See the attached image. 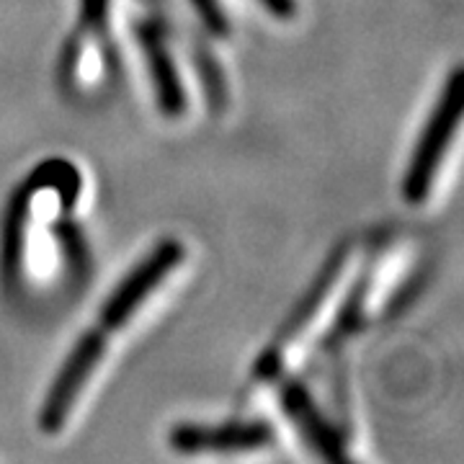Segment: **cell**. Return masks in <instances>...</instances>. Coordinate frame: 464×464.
<instances>
[{"label":"cell","mask_w":464,"mask_h":464,"mask_svg":"<svg viewBox=\"0 0 464 464\" xmlns=\"http://www.w3.org/2000/svg\"><path fill=\"white\" fill-rule=\"evenodd\" d=\"M81 176L67 160H47L8 201L0 240V274L14 292L70 286L85 271L83 235L75 227Z\"/></svg>","instance_id":"1"},{"label":"cell","mask_w":464,"mask_h":464,"mask_svg":"<svg viewBox=\"0 0 464 464\" xmlns=\"http://www.w3.org/2000/svg\"><path fill=\"white\" fill-rule=\"evenodd\" d=\"M183 258H186V248L181 240L166 237L155 248L148 250L142 261L130 268L124 279L116 284V289L101 307L99 323L78 338V343L65 356L60 372L54 374L42 402V411H39L42 431L60 433L65 429L67 418L78 408V400L83 398L88 382L106 356L109 338L116 335L140 313V307L148 302L150 295L183 264Z\"/></svg>","instance_id":"2"},{"label":"cell","mask_w":464,"mask_h":464,"mask_svg":"<svg viewBox=\"0 0 464 464\" xmlns=\"http://www.w3.org/2000/svg\"><path fill=\"white\" fill-rule=\"evenodd\" d=\"M359 261L362 246L356 240H346L333 250L315 282L307 286L297 307L289 313L282 328L271 338V343L256 359V384H279L292 377L299 366L307 364V359L315 351H331L338 313Z\"/></svg>","instance_id":"3"},{"label":"cell","mask_w":464,"mask_h":464,"mask_svg":"<svg viewBox=\"0 0 464 464\" xmlns=\"http://www.w3.org/2000/svg\"><path fill=\"white\" fill-rule=\"evenodd\" d=\"M111 0H81V14L60 54V85L67 96L91 99L103 91L116 70L111 42Z\"/></svg>","instance_id":"4"},{"label":"cell","mask_w":464,"mask_h":464,"mask_svg":"<svg viewBox=\"0 0 464 464\" xmlns=\"http://www.w3.org/2000/svg\"><path fill=\"white\" fill-rule=\"evenodd\" d=\"M462 70L454 67L420 130L411 163L405 168V179L400 186L402 199L413 207L426 204L431 197L441 163L447 160V152L462 121Z\"/></svg>","instance_id":"5"},{"label":"cell","mask_w":464,"mask_h":464,"mask_svg":"<svg viewBox=\"0 0 464 464\" xmlns=\"http://www.w3.org/2000/svg\"><path fill=\"white\" fill-rule=\"evenodd\" d=\"M148 14L134 21V39L148 70L152 96L158 109L168 119H179L188 106L181 70L176 63V52L170 44V18L166 16V0H142Z\"/></svg>","instance_id":"6"},{"label":"cell","mask_w":464,"mask_h":464,"mask_svg":"<svg viewBox=\"0 0 464 464\" xmlns=\"http://www.w3.org/2000/svg\"><path fill=\"white\" fill-rule=\"evenodd\" d=\"M276 431L268 420H230V423H183L168 433V444L179 454H246L271 447Z\"/></svg>","instance_id":"7"},{"label":"cell","mask_w":464,"mask_h":464,"mask_svg":"<svg viewBox=\"0 0 464 464\" xmlns=\"http://www.w3.org/2000/svg\"><path fill=\"white\" fill-rule=\"evenodd\" d=\"M282 384V411L286 420L295 426L302 436V441L320 454L323 459H346V439L343 431L335 429L328 413L320 408L317 398L310 392V387L304 382L286 380Z\"/></svg>","instance_id":"8"},{"label":"cell","mask_w":464,"mask_h":464,"mask_svg":"<svg viewBox=\"0 0 464 464\" xmlns=\"http://www.w3.org/2000/svg\"><path fill=\"white\" fill-rule=\"evenodd\" d=\"M194 14L201 21V26L215 36H227L230 34V18L225 14L222 0H188Z\"/></svg>","instance_id":"9"},{"label":"cell","mask_w":464,"mask_h":464,"mask_svg":"<svg viewBox=\"0 0 464 464\" xmlns=\"http://www.w3.org/2000/svg\"><path fill=\"white\" fill-rule=\"evenodd\" d=\"M258 3L279 21H289L297 16V0H258Z\"/></svg>","instance_id":"10"}]
</instances>
